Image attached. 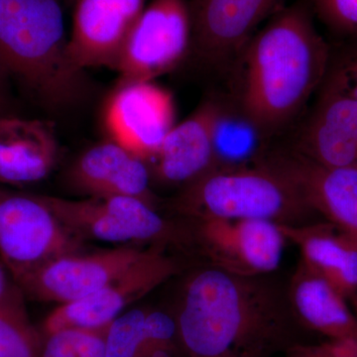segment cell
Masks as SVG:
<instances>
[{"instance_id": "obj_1", "label": "cell", "mask_w": 357, "mask_h": 357, "mask_svg": "<svg viewBox=\"0 0 357 357\" xmlns=\"http://www.w3.org/2000/svg\"><path fill=\"white\" fill-rule=\"evenodd\" d=\"M265 277L215 266L190 277L174 314L187 357H271L302 344L287 290Z\"/></svg>"}, {"instance_id": "obj_2", "label": "cell", "mask_w": 357, "mask_h": 357, "mask_svg": "<svg viewBox=\"0 0 357 357\" xmlns=\"http://www.w3.org/2000/svg\"><path fill=\"white\" fill-rule=\"evenodd\" d=\"M239 110L265 138L299 115L324 77L328 47L307 0L282 7L241 54Z\"/></svg>"}, {"instance_id": "obj_3", "label": "cell", "mask_w": 357, "mask_h": 357, "mask_svg": "<svg viewBox=\"0 0 357 357\" xmlns=\"http://www.w3.org/2000/svg\"><path fill=\"white\" fill-rule=\"evenodd\" d=\"M0 64L48 107H69L86 91L68 54L59 0H0Z\"/></svg>"}, {"instance_id": "obj_4", "label": "cell", "mask_w": 357, "mask_h": 357, "mask_svg": "<svg viewBox=\"0 0 357 357\" xmlns=\"http://www.w3.org/2000/svg\"><path fill=\"white\" fill-rule=\"evenodd\" d=\"M176 210L192 220H267L307 223L314 211L283 173L261 158L250 165L213 168L185 185Z\"/></svg>"}, {"instance_id": "obj_5", "label": "cell", "mask_w": 357, "mask_h": 357, "mask_svg": "<svg viewBox=\"0 0 357 357\" xmlns=\"http://www.w3.org/2000/svg\"><path fill=\"white\" fill-rule=\"evenodd\" d=\"M82 238L60 222L42 195L0 188V260L18 283L62 256L81 253Z\"/></svg>"}, {"instance_id": "obj_6", "label": "cell", "mask_w": 357, "mask_h": 357, "mask_svg": "<svg viewBox=\"0 0 357 357\" xmlns=\"http://www.w3.org/2000/svg\"><path fill=\"white\" fill-rule=\"evenodd\" d=\"M191 43L187 0H151L126 37L114 70L121 82H153L184 60Z\"/></svg>"}, {"instance_id": "obj_7", "label": "cell", "mask_w": 357, "mask_h": 357, "mask_svg": "<svg viewBox=\"0 0 357 357\" xmlns=\"http://www.w3.org/2000/svg\"><path fill=\"white\" fill-rule=\"evenodd\" d=\"M161 246L147 249L124 273L88 297L56 307L45 319L42 333L109 326L123 310L178 273L177 260L164 255Z\"/></svg>"}, {"instance_id": "obj_8", "label": "cell", "mask_w": 357, "mask_h": 357, "mask_svg": "<svg viewBox=\"0 0 357 357\" xmlns=\"http://www.w3.org/2000/svg\"><path fill=\"white\" fill-rule=\"evenodd\" d=\"M191 51L206 67L229 69L263 21L282 8V0H187Z\"/></svg>"}, {"instance_id": "obj_9", "label": "cell", "mask_w": 357, "mask_h": 357, "mask_svg": "<svg viewBox=\"0 0 357 357\" xmlns=\"http://www.w3.org/2000/svg\"><path fill=\"white\" fill-rule=\"evenodd\" d=\"M172 95L154 82H121L103 105L102 124L114 141L149 161L175 126Z\"/></svg>"}, {"instance_id": "obj_10", "label": "cell", "mask_w": 357, "mask_h": 357, "mask_svg": "<svg viewBox=\"0 0 357 357\" xmlns=\"http://www.w3.org/2000/svg\"><path fill=\"white\" fill-rule=\"evenodd\" d=\"M192 237L213 265L243 276H267L280 266L286 237L267 220H192Z\"/></svg>"}, {"instance_id": "obj_11", "label": "cell", "mask_w": 357, "mask_h": 357, "mask_svg": "<svg viewBox=\"0 0 357 357\" xmlns=\"http://www.w3.org/2000/svg\"><path fill=\"white\" fill-rule=\"evenodd\" d=\"M146 251L119 248L93 255L62 256L37 268L17 284L30 299L68 304L88 297L115 280Z\"/></svg>"}, {"instance_id": "obj_12", "label": "cell", "mask_w": 357, "mask_h": 357, "mask_svg": "<svg viewBox=\"0 0 357 357\" xmlns=\"http://www.w3.org/2000/svg\"><path fill=\"white\" fill-rule=\"evenodd\" d=\"M263 158L293 183L314 213L357 241V166L324 165L294 148Z\"/></svg>"}, {"instance_id": "obj_13", "label": "cell", "mask_w": 357, "mask_h": 357, "mask_svg": "<svg viewBox=\"0 0 357 357\" xmlns=\"http://www.w3.org/2000/svg\"><path fill=\"white\" fill-rule=\"evenodd\" d=\"M147 0H77L68 39L70 62L114 70L122 46L144 10Z\"/></svg>"}, {"instance_id": "obj_14", "label": "cell", "mask_w": 357, "mask_h": 357, "mask_svg": "<svg viewBox=\"0 0 357 357\" xmlns=\"http://www.w3.org/2000/svg\"><path fill=\"white\" fill-rule=\"evenodd\" d=\"M68 181L70 187L91 198L133 197L153 206L147 162L112 140L79 155L70 167Z\"/></svg>"}, {"instance_id": "obj_15", "label": "cell", "mask_w": 357, "mask_h": 357, "mask_svg": "<svg viewBox=\"0 0 357 357\" xmlns=\"http://www.w3.org/2000/svg\"><path fill=\"white\" fill-rule=\"evenodd\" d=\"M222 107L217 100H206L171 128L149 160L157 180L185 185L213 168V133Z\"/></svg>"}, {"instance_id": "obj_16", "label": "cell", "mask_w": 357, "mask_h": 357, "mask_svg": "<svg viewBox=\"0 0 357 357\" xmlns=\"http://www.w3.org/2000/svg\"><path fill=\"white\" fill-rule=\"evenodd\" d=\"M326 86L294 149L324 165L357 166V98Z\"/></svg>"}, {"instance_id": "obj_17", "label": "cell", "mask_w": 357, "mask_h": 357, "mask_svg": "<svg viewBox=\"0 0 357 357\" xmlns=\"http://www.w3.org/2000/svg\"><path fill=\"white\" fill-rule=\"evenodd\" d=\"M306 266L332 283L357 314V241L333 223L280 225Z\"/></svg>"}, {"instance_id": "obj_18", "label": "cell", "mask_w": 357, "mask_h": 357, "mask_svg": "<svg viewBox=\"0 0 357 357\" xmlns=\"http://www.w3.org/2000/svg\"><path fill=\"white\" fill-rule=\"evenodd\" d=\"M58 153L55 131L48 122L14 114L0 117V182H39L53 170Z\"/></svg>"}, {"instance_id": "obj_19", "label": "cell", "mask_w": 357, "mask_h": 357, "mask_svg": "<svg viewBox=\"0 0 357 357\" xmlns=\"http://www.w3.org/2000/svg\"><path fill=\"white\" fill-rule=\"evenodd\" d=\"M287 297L303 328L332 340L357 337V314L349 301L302 261L291 278Z\"/></svg>"}, {"instance_id": "obj_20", "label": "cell", "mask_w": 357, "mask_h": 357, "mask_svg": "<svg viewBox=\"0 0 357 357\" xmlns=\"http://www.w3.org/2000/svg\"><path fill=\"white\" fill-rule=\"evenodd\" d=\"M60 222L79 238L112 243H136L107 198L67 199L42 196Z\"/></svg>"}, {"instance_id": "obj_21", "label": "cell", "mask_w": 357, "mask_h": 357, "mask_svg": "<svg viewBox=\"0 0 357 357\" xmlns=\"http://www.w3.org/2000/svg\"><path fill=\"white\" fill-rule=\"evenodd\" d=\"M264 139L241 110L234 112L223 107L213 133V168H236L256 163L264 156Z\"/></svg>"}, {"instance_id": "obj_22", "label": "cell", "mask_w": 357, "mask_h": 357, "mask_svg": "<svg viewBox=\"0 0 357 357\" xmlns=\"http://www.w3.org/2000/svg\"><path fill=\"white\" fill-rule=\"evenodd\" d=\"M43 335L32 325L24 301L0 306V357H41Z\"/></svg>"}, {"instance_id": "obj_23", "label": "cell", "mask_w": 357, "mask_h": 357, "mask_svg": "<svg viewBox=\"0 0 357 357\" xmlns=\"http://www.w3.org/2000/svg\"><path fill=\"white\" fill-rule=\"evenodd\" d=\"M109 326L65 328L43 335L41 357H105Z\"/></svg>"}, {"instance_id": "obj_24", "label": "cell", "mask_w": 357, "mask_h": 357, "mask_svg": "<svg viewBox=\"0 0 357 357\" xmlns=\"http://www.w3.org/2000/svg\"><path fill=\"white\" fill-rule=\"evenodd\" d=\"M147 311L124 312L107 328L105 357H148L145 319Z\"/></svg>"}, {"instance_id": "obj_25", "label": "cell", "mask_w": 357, "mask_h": 357, "mask_svg": "<svg viewBox=\"0 0 357 357\" xmlns=\"http://www.w3.org/2000/svg\"><path fill=\"white\" fill-rule=\"evenodd\" d=\"M312 13L340 33H357V0H307Z\"/></svg>"}, {"instance_id": "obj_26", "label": "cell", "mask_w": 357, "mask_h": 357, "mask_svg": "<svg viewBox=\"0 0 357 357\" xmlns=\"http://www.w3.org/2000/svg\"><path fill=\"white\" fill-rule=\"evenodd\" d=\"M285 357H357V337L328 340L319 344L302 342L288 349Z\"/></svg>"}, {"instance_id": "obj_27", "label": "cell", "mask_w": 357, "mask_h": 357, "mask_svg": "<svg viewBox=\"0 0 357 357\" xmlns=\"http://www.w3.org/2000/svg\"><path fill=\"white\" fill-rule=\"evenodd\" d=\"M331 84L357 98V54L349 58L333 75Z\"/></svg>"}, {"instance_id": "obj_28", "label": "cell", "mask_w": 357, "mask_h": 357, "mask_svg": "<svg viewBox=\"0 0 357 357\" xmlns=\"http://www.w3.org/2000/svg\"><path fill=\"white\" fill-rule=\"evenodd\" d=\"M23 301L24 294L0 260V306Z\"/></svg>"}, {"instance_id": "obj_29", "label": "cell", "mask_w": 357, "mask_h": 357, "mask_svg": "<svg viewBox=\"0 0 357 357\" xmlns=\"http://www.w3.org/2000/svg\"><path fill=\"white\" fill-rule=\"evenodd\" d=\"M10 75L0 64V117L4 115L13 114V100H11L9 79Z\"/></svg>"}]
</instances>
